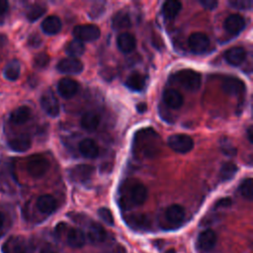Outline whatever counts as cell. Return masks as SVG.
I'll return each mask as SVG.
<instances>
[{
    "instance_id": "1",
    "label": "cell",
    "mask_w": 253,
    "mask_h": 253,
    "mask_svg": "<svg viewBox=\"0 0 253 253\" xmlns=\"http://www.w3.org/2000/svg\"><path fill=\"white\" fill-rule=\"evenodd\" d=\"M147 196L148 192L143 184L133 180H126L120 189L119 204L124 210H129L142 205Z\"/></svg>"
},
{
    "instance_id": "2",
    "label": "cell",
    "mask_w": 253,
    "mask_h": 253,
    "mask_svg": "<svg viewBox=\"0 0 253 253\" xmlns=\"http://www.w3.org/2000/svg\"><path fill=\"white\" fill-rule=\"evenodd\" d=\"M172 79L188 91L199 90L202 82L201 74L193 69H182L173 74Z\"/></svg>"
},
{
    "instance_id": "3",
    "label": "cell",
    "mask_w": 253,
    "mask_h": 253,
    "mask_svg": "<svg viewBox=\"0 0 253 253\" xmlns=\"http://www.w3.org/2000/svg\"><path fill=\"white\" fill-rule=\"evenodd\" d=\"M26 168L30 176L34 178H41L47 172L49 168V162L42 155L36 154V155H32L28 159Z\"/></svg>"
},
{
    "instance_id": "4",
    "label": "cell",
    "mask_w": 253,
    "mask_h": 253,
    "mask_svg": "<svg viewBox=\"0 0 253 253\" xmlns=\"http://www.w3.org/2000/svg\"><path fill=\"white\" fill-rule=\"evenodd\" d=\"M167 143L169 147L178 153H187L194 147V141L191 136L185 133H176L168 137Z\"/></svg>"
},
{
    "instance_id": "5",
    "label": "cell",
    "mask_w": 253,
    "mask_h": 253,
    "mask_svg": "<svg viewBox=\"0 0 253 253\" xmlns=\"http://www.w3.org/2000/svg\"><path fill=\"white\" fill-rule=\"evenodd\" d=\"M73 35L80 42H93L100 38V29L93 24L78 25L73 29Z\"/></svg>"
},
{
    "instance_id": "6",
    "label": "cell",
    "mask_w": 253,
    "mask_h": 253,
    "mask_svg": "<svg viewBox=\"0 0 253 253\" xmlns=\"http://www.w3.org/2000/svg\"><path fill=\"white\" fill-rule=\"evenodd\" d=\"M3 253H32V247L22 236L10 237L2 246Z\"/></svg>"
},
{
    "instance_id": "7",
    "label": "cell",
    "mask_w": 253,
    "mask_h": 253,
    "mask_svg": "<svg viewBox=\"0 0 253 253\" xmlns=\"http://www.w3.org/2000/svg\"><path fill=\"white\" fill-rule=\"evenodd\" d=\"M188 44L192 52L196 54L204 53L210 46V39L204 33H193L188 39Z\"/></svg>"
},
{
    "instance_id": "8",
    "label": "cell",
    "mask_w": 253,
    "mask_h": 253,
    "mask_svg": "<svg viewBox=\"0 0 253 253\" xmlns=\"http://www.w3.org/2000/svg\"><path fill=\"white\" fill-rule=\"evenodd\" d=\"M41 106L48 116L54 118L59 115V103L51 90H46L41 97Z\"/></svg>"
},
{
    "instance_id": "9",
    "label": "cell",
    "mask_w": 253,
    "mask_h": 253,
    "mask_svg": "<svg viewBox=\"0 0 253 253\" xmlns=\"http://www.w3.org/2000/svg\"><path fill=\"white\" fill-rule=\"evenodd\" d=\"M221 89L229 96H238L244 92L245 84L237 77L226 76L221 82Z\"/></svg>"
},
{
    "instance_id": "10",
    "label": "cell",
    "mask_w": 253,
    "mask_h": 253,
    "mask_svg": "<svg viewBox=\"0 0 253 253\" xmlns=\"http://www.w3.org/2000/svg\"><path fill=\"white\" fill-rule=\"evenodd\" d=\"M84 66L80 59L74 57H66L58 61L56 69L60 73L65 74H79L82 72Z\"/></svg>"
},
{
    "instance_id": "11",
    "label": "cell",
    "mask_w": 253,
    "mask_h": 253,
    "mask_svg": "<svg viewBox=\"0 0 253 253\" xmlns=\"http://www.w3.org/2000/svg\"><path fill=\"white\" fill-rule=\"evenodd\" d=\"M164 217L171 227L179 226L185 218V210L180 205H171L166 209Z\"/></svg>"
},
{
    "instance_id": "12",
    "label": "cell",
    "mask_w": 253,
    "mask_h": 253,
    "mask_svg": "<svg viewBox=\"0 0 253 253\" xmlns=\"http://www.w3.org/2000/svg\"><path fill=\"white\" fill-rule=\"evenodd\" d=\"M79 90V84L76 80L69 78V77H64L60 79L57 83V91L59 95L62 98L69 99L75 96V94Z\"/></svg>"
},
{
    "instance_id": "13",
    "label": "cell",
    "mask_w": 253,
    "mask_h": 253,
    "mask_svg": "<svg viewBox=\"0 0 253 253\" xmlns=\"http://www.w3.org/2000/svg\"><path fill=\"white\" fill-rule=\"evenodd\" d=\"M94 174V167L88 164H80L74 166L70 170V178L75 182H87Z\"/></svg>"
},
{
    "instance_id": "14",
    "label": "cell",
    "mask_w": 253,
    "mask_h": 253,
    "mask_svg": "<svg viewBox=\"0 0 253 253\" xmlns=\"http://www.w3.org/2000/svg\"><path fill=\"white\" fill-rule=\"evenodd\" d=\"M245 20L239 14L229 15L223 23L225 31L231 35H238L245 28Z\"/></svg>"
},
{
    "instance_id": "15",
    "label": "cell",
    "mask_w": 253,
    "mask_h": 253,
    "mask_svg": "<svg viewBox=\"0 0 253 253\" xmlns=\"http://www.w3.org/2000/svg\"><path fill=\"white\" fill-rule=\"evenodd\" d=\"M216 243V234L212 229H206L200 233L197 239V245L201 251H211Z\"/></svg>"
},
{
    "instance_id": "16",
    "label": "cell",
    "mask_w": 253,
    "mask_h": 253,
    "mask_svg": "<svg viewBox=\"0 0 253 253\" xmlns=\"http://www.w3.org/2000/svg\"><path fill=\"white\" fill-rule=\"evenodd\" d=\"M246 50L242 46H232L224 53V59L232 66H238L246 58Z\"/></svg>"
},
{
    "instance_id": "17",
    "label": "cell",
    "mask_w": 253,
    "mask_h": 253,
    "mask_svg": "<svg viewBox=\"0 0 253 253\" xmlns=\"http://www.w3.org/2000/svg\"><path fill=\"white\" fill-rule=\"evenodd\" d=\"M117 45L122 52L129 53L132 50H134L136 46V40L133 35L124 32L118 36Z\"/></svg>"
},
{
    "instance_id": "18",
    "label": "cell",
    "mask_w": 253,
    "mask_h": 253,
    "mask_svg": "<svg viewBox=\"0 0 253 253\" xmlns=\"http://www.w3.org/2000/svg\"><path fill=\"white\" fill-rule=\"evenodd\" d=\"M78 149L81 155L89 159H93L99 154L98 144L92 138H84L83 140H81L79 142Z\"/></svg>"
},
{
    "instance_id": "19",
    "label": "cell",
    "mask_w": 253,
    "mask_h": 253,
    "mask_svg": "<svg viewBox=\"0 0 253 253\" xmlns=\"http://www.w3.org/2000/svg\"><path fill=\"white\" fill-rule=\"evenodd\" d=\"M66 242L71 248L77 249L81 248L85 244L86 237L81 229L72 227L66 233Z\"/></svg>"
},
{
    "instance_id": "20",
    "label": "cell",
    "mask_w": 253,
    "mask_h": 253,
    "mask_svg": "<svg viewBox=\"0 0 253 253\" xmlns=\"http://www.w3.org/2000/svg\"><path fill=\"white\" fill-rule=\"evenodd\" d=\"M163 102L170 109H179L183 105V96L175 89H166L163 92Z\"/></svg>"
},
{
    "instance_id": "21",
    "label": "cell",
    "mask_w": 253,
    "mask_h": 253,
    "mask_svg": "<svg viewBox=\"0 0 253 253\" xmlns=\"http://www.w3.org/2000/svg\"><path fill=\"white\" fill-rule=\"evenodd\" d=\"M61 27H62L61 20L55 15L46 17L42 23V30L46 35L58 34L61 30Z\"/></svg>"
},
{
    "instance_id": "22",
    "label": "cell",
    "mask_w": 253,
    "mask_h": 253,
    "mask_svg": "<svg viewBox=\"0 0 253 253\" xmlns=\"http://www.w3.org/2000/svg\"><path fill=\"white\" fill-rule=\"evenodd\" d=\"M88 238L92 243H101L107 237L105 228L98 222H91L88 226Z\"/></svg>"
},
{
    "instance_id": "23",
    "label": "cell",
    "mask_w": 253,
    "mask_h": 253,
    "mask_svg": "<svg viewBox=\"0 0 253 253\" xmlns=\"http://www.w3.org/2000/svg\"><path fill=\"white\" fill-rule=\"evenodd\" d=\"M38 210L45 214H50L56 208V202L51 195H42L37 200Z\"/></svg>"
},
{
    "instance_id": "24",
    "label": "cell",
    "mask_w": 253,
    "mask_h": 253,
    "mask_svg": "<svg viewBox=\"0 0 253 253\" xmlns=\"http://www.w3.org/2000/svg\"><path fill=\"white\" fill-rule=\"evenodd\" d=\"M146 85V77L138 72L131 73L126 80V86L131 91H142Z\"/></svg>"
},
{
    "instance_id": "25",
    "label": "cell",
    "mask_w": 253,
    "mask_h": 253,
    "mask_svg": "<svg viewBox=\"0 0 253 253\" xmlns=\"http://www.w3.org/2000/svg\"><path fill=\"white\" fill-rule=\"evenodd\" d=\"M9 147L16 152H25L31 147V139L26 134H20L8 141Z\"/></svg>"
},
{
    "instance_id": "26",
    "label": "cell",
    "mask_w": 253,
    "mask_h": 253,
    "mask_svg": "<svg viewBox=\"0 0 253 253\" xmlns=\"http://www.w3.org/2000/svg\"><path fill=\"white\" fill-rule=\"evenodd\" d=\"M31 115L32 111L28 106H21L11 113L10 121L15 125H23L30 120Z\"/></svg>"
},
{
    "instance_id": "27",
    "label": "cell",
    "mask_w": 253,
    "mask_h": 253,
    "mask_svg": "<svg viewBox=\"0 0 253 253\" xmlns=\"http://www.w3.org/2000/svg\"><path fill=\"white\" fill-rule=\"evenodd\" d=\"M80 124L85 130L94 131L100 124V117L95 112H87L82 116Z\"/></svg>"
},
{
    "instance_id": "28",
    "label": "cell",
    "mask_w": 253,
    "mask_h": 253,
    "mask_svg": "<svg viewBox=\"0 0 253 253\" xmlns=\"http://www.w3.org/2000/svg\"><path fill=\"white\" fill-rule=\"evenodd\" d=\"M182 10V3L177 0L166 1L162 5L163 16L168 20H173Z\"/></svg>"
},
{
    "instance_id": "29",
    "label": "cell",
    "mask_w": 253,
    "mask_h": 253,
    "mask_svg": "<svg viewBox=\"0 0 253 253\" xmlns=\"http://www.w3.org/2000/svg\"><path fill=\"white\" fill-rule=\"evenodd\" d=\"M112 25L115 30H123L129 28L131 25L129 15L126 11H120L116 13L113 17Z\"/></svg>"
},
{
    "instance_id": "30",
    "label": "cell",
    "mask_w": 253,
    "mask_h": 253,
    "mask_svg": "<svg viewBox=\"0 0 253 253\" xmlns=\"http://www.w3.org/2000/svg\"><path fill=\"white\" fill-rule=\"evenodd\" d=\"M65 51L67 52L68 55H70L69 57H74L77 58L79 56H81L84 51H85V45L82 42L78 41V40H72L70 41L66 47H65Z\"/></svg>"
},
{
    "instance_id": "31",
    "label": "cell",
    "mask_w": 253,
    "mask_h": 253,
    "mask_svg": "<svg viewBox=\"0 0 253 253\" xmlns=\"http://www.w3.org/2000/svg\"><path fill=\"white\" fill-rule=\"evenodd\" d=\"M20 71H21V66H20L19 61L12 60L4 68V76L6 79H8L10 81H14L19 78Z\"/></svg>"
},
{
    "instance_id": "32",
    "label": "cell",
    "mask_w": 253,
    "mask_h": 253,
    "mask_svg": "<svg viewBox=\"0 0 253 253\" xmlns=\"http://www.w3.org/2000/svg\"><path fill=\"white\" fill-rule=\"evenodd\" d=\"M238 168L235 163L233 162H225L221 165L220 171H219V176L221 181H227L233 178L235 173L237 172Z\"/></svg>"
},
{
    "instance_id": "33",
    "label": "cell",
    "mask_w": 253,
    "mask_h": 253,
    "mask_svg": "<svg viewBox=\"0 0 253 253\" xmlns=\"http://www.w3.org/2000/svg\"><path fill=\"white\" fill-rule=\"evenodd\" d=\"M127 223L138 229H145L149 226V220L146 215L143 214H135V215H130L127 218Z\"/></svg>"
},
{
    "instance_id": "34",
    "label": "cell",
    "mask_w": 253,
    "mask_h": 253,
    "mask_svg": "<svg viewBox=\"0 0 253 253\" xmlns=\"http://www.w3.org/2000/svg\"><path fill=\"white\" fill-rule=\"evenodd\" d=\"M239 192L243 198L251 201L253 198V182L251 178H247L242 181L239 186Z\"/></svg>"
},
{
    "instance_id": "35",
    "label": "cell",
    "mask_w": 253,
    "mask_h": 253,
    "mask_svg": "<svg viewBox=\"0 0 253 253\" xmlns=\"http://www.w3.org/2000/svg\"><path fill=\"white\" fill-rule=\"evenodd\" d=\"M45 11L46 9L42 5H40V4L33 5L27 12V18L30 22H35L39 20L42 16H43Z\"/></svg>"
},
{
    "instance_id": "36",
    "label": "cell",
    "mask_w": 253,
    "mask_h": 253,
    "mask_svg": "<svg viewBox=\"0 0 253 253\" xmlns=\"http://www.w3.org/2000/svg\"><path fill=\"white\" fill-rule=\"evenodd\" d=\"M228 4L238 10H249L252 8V1L251 0H231L228 2Z\"/></svg>"
},
{
    "instance_id": "37",
    "label": "cell",
    "mask_w": 253,
    "mask_h": 253,
    "mask_svg": "<svg viewBox=\"0 0 253 253\" xmlns=\"http://www.w3.org/2000/svg\"><path fill=\"white\" fill-rule=\"evenodd\" d=\"M98 214H99L100 218L104 222H106L107 224H109V225H113L114 224V216H113L112 211L109 209H107V208L99 209Z\"/></svg>"
},
{
    "instance_id": "38",
    "label": "cell",
    "mask_w": 253,
    "mask_h": 253,
    "mask_svg": "<svg viewBox=\"0 0 253 253\" xmlns=\"http://www.w3.org/2000/svg\"><path fill=\"white\" fill-rule=\"evenodd\" d=\"M34 62H35V65H36L37 67H39V68H43V67H45V66L48 64V62H49V56H48L46 53H44V52L39 53V54L36 55Z\"/></svg>"
},
{
    "instance_id": "39",
    "label": "cell",
    "mask_w": 253,
    "mask_h": 253,
    "mask_svg": "<svg viewBox=\"0 0 253 253\" xmlns=\"http://www.w3.org/2000/svg\"><path fill=\"white\" fill-rule=\"evenodd\" d=\"M220 149H221V151H222L225 155H227V156H233V155L236 154V151H237L236 148H235L231 143H229L228 141L223 142L222 145H221V147H220Z\"/></svg>"
},
{
    "instance_id": "40",
    "label": "cell",
    "mask_w": 253,
    "mask_h": 253,
    "mask_svg": "<svg viewBox=\"0 0 253 253\" xmlns=\"http://www.w3.org/2000/svg\"><path fill=\"white\" fill-rule=\"evenodd\" d=\"M200 4L208 10H213L217 6V1L216 0H200Z\"/></svg>"
},
{
    "instance_id": "41",
    "label": "cell",
    "mask_w": 253,
    "mask_h": 253,
    "mask_svg": "<svg viewBox=\"0 0 253 253\" xmlns=\"http://www.w3.org/2000/svg\"><path fill=\"white\" fill-rule=\"evenodd\" d=\"M28 42H29V44H30L31 46L37 47V46H39V45L42 43V40H41V38H40L37 34H35V35H32V36L29 38Z\"/></svg>"
},
{
    "instance_id": "42",
    "label": "cell",
    "mask_w": 253,
    "mask_h": 253,
    "mask_svg": "<svg viewBox=\"0 0 253 253\" xmlns=\"http://www.w3.org/2000/svg\"><path fill=\"white\" fill-rule=\"evenodd\" d=\"M230 204H231V200L229 199V198H223V199H221V200H219L217 203H216V205H215V208H222V207H228V206H230Z\"/></svg>"
},
{
    "instance_id": "43",
    "label": "cell",
    "mask_w": 253,
    "mask_h": 253,
    "mask_svg": "<svg viewBox=\"0 0 253 253\" xmlns=\"http://www.w3.org/2000/svg\"><path fill=\"white\" fill-rule=\"evenodd\" d=\"M8 10V2L5 0H0V15H3Z\"/></svg>"
},
{
    "instance_id": "44",
    "label": "cell",
    "mask_w": 253,
    "mask_h": 253,
    "mask_svg": "<svg viewBox=\"0 0 253 253\" xmlns=\"http://www.w3.org/2000/svg\"><path fill=\"white\" fill-rule=\"evenodd\" d=\"M136 109H137V111L139 113H144L146 111V109H147V106H146L145 103H139V104H137Z\"/></svg>"
},
{
    "instance_id": "45",
    "label": "cell",
    "mask_w": 253,
    "mask_h": 253,
    "mask_svg": "<svg viewBox=\"0 0 253 253\" xmlns=\"http://www.w3.org/2000/svg\"><path fill=\"white\" fill-rule=\"evenodd\" d=\"M247 136H248L250 143H253V127H252V126H250L247 129Z\"/></svg>"
},
{
    "instance_id": "46",
    "label": "cell",
    "mask_w": 253,
    "mask_h": 253,
    "mask_svg": "<svg viewBox=\"0 0 253 253\" xmlns=\"http://www.w3.org/2000/svg\"><path fill=\"white\" fill-rule=\"evenodd\" d=\"M41 253H56V252H55L54 250H52L51 248H48V247H46V248H43V249H42Z\"/></svg>"
},
{
    "instance_id": "47",
    "label": "cell",
    "mask_w": 253,
    "mask_h": 253,
    "mask_svg": "<svg viewBox=\"0 0 253 253\" xmlns=\"http://www.w3.org/2000/svg\"><path fill=\"white\" fill-rule=\"evenodd\" d=\"M3 224H4V215H3V213L0 211V228L3 226Z\"/></svg>"
},
{
    "instance_id": "48",
    "label": "cell",
    "mask_w": 253,
    "mask_h": 253,
    "mask_svg": "<svg viewBox=\"0 0 253 253\" xmlns=\"http://www.w3.org/2000/svg\"><path fill=\"white\" fill-rule=\"evenodd\" d=\"M166 253H176V252H175V250H174L173 248H171V249L167 250V251H166Z\"/></svg>"
}]
</instances>
